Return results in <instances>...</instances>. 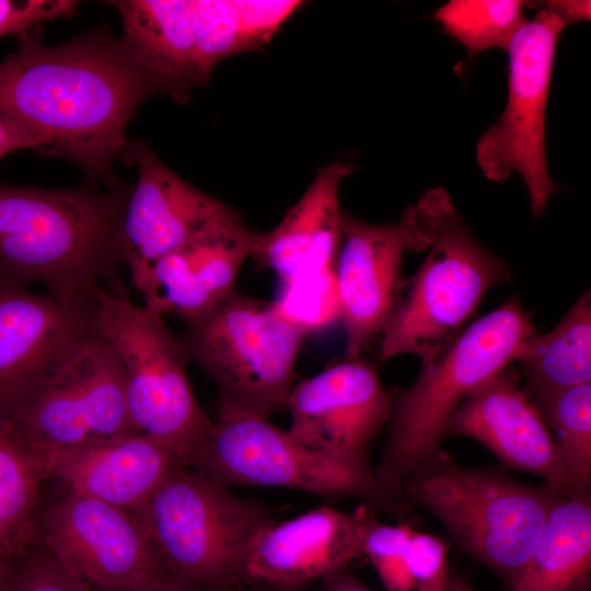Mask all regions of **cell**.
Listing matches in <instances>:
<instances>
[{
    "mask_svg": "<svg viewBox=\"0 0 591 591\" xmlns=\"http://www.w3.org/2000/svg\"><path fill=\"white\" fill-rule=\"evenodd\" d=\"M194 471L224 486L264 485L366 500L398 523L410 510L379 485L373 468L346 465L298 443L264 418L219 402V416Z\"/></svg>",
    "mask_w": 591,
    "mask_h": 591,
    "instance_id": "9c48e42d",
    "label": "cell"
},
{
    "mask_svg": "<svg viewBox=\"0 0 591 591\" xmlns=\"http://www.w3.org/2000/svg\"><path fill=\"white\" fill-rule=\"evenodd\" d=\"M255 233L236 211L201 231L154 264L140 292L142 306L186 322L210 312L234 292Z\"/></svg>",
    "mask_w": 591,
    "mask_h": 591,
    "instance_id": "ac0fdd59",
    "label": "cell"
},
{
    "mask_svg": "<svg viewBox=\"0 0 591 591\" xmlns=\"http://www.w3.org/2000/svg\"><path fill=\"white\" fill-rule=\"evenodd\" d=\"M129 190L92 181L63 189L0 182V286L38 282L62 298H92L100 287L127 296L120 267Z\"/></svg>",
    "mask_w": 591,
    "mask_h": 591,
    "instance_id": "7a4b0ae2",
    "label": "cell"
},
{
    "mask_svg": "<svg viewBox=\"0 0 591 591\" xmlns=\"http://www.w3.org/2000/svg\"><path fill=\"white\" fill-rule=\"evenodd\" d=\"M19 561L0 557V591H10Z\"/></svg>",
    "mask_w": 591,
    "mask_h": 591,
    "instance_id": "74e56055",
    "label": "cell"
},
{
    "mask_svg": "<svg viewBox=\"0 0 591 591\" xmlns=\"http://www.w3.org/2000/svg\"><path fill=\"white\" fill-rule=\"evenodd\" d=\"M39 544L95 589L170 579L131 512L67 489L45 503Z\"/></svg>",
    "mask_w": 591,
    "mask_h": 591,
    "instance_id": "5bb4252c",
    "label": "cell"
},
{
    "mask_svg": "<svg viewBox=\"0 0 591 591\" xmlns=\"http://www.w3.org/2000/svg\"><path fill=\"white\" fill-rule=\"evenodd\" d=\"M315 591H371L349 569L343 568L320 579Z\"/></svg>",
    "mask_w": 591,
    "mask_h": 591,
    "instance_id": "d590c367",
    "label": "cell"
},
{
    "mask_svg": "<svg viewBox=\"0 0 591 591\" xmlns=\"http://www.w3.org/2000/svg\"><path fill=\"white\" fill-rule=\"evenodd\" d=\"M369 507L346 513L324 506L290 520L268 521L248 548L247 583L303 587L347 568L362 557L361 538Z\"/></svg>",
    "mask_w": 591,
    "mask_h": 591,
    "instance_id": "d6986e66",
    "label": "cell"
},
{
    "mask_svg": "<svg viewBox=\"0 0 591 591\" xmlns=\"http://www.w3.org/2000/svg\"><path fill=\"white\" fill-rule=\"evenodd\" d=\"M449 436L479 442L505 466L541 477L563 497L576 495L554 439L511 364L460 405L450 419Z\"/></svg>",
    "mask_w": 591,
    "mask_h": 591,
    "instance_id": "e0dca14e",
    "label": "cell"
},
{
    "mask_svg": "<svg viewBox=\"0 0 591 591\" xmlns=\"http://www.w3.org/2000/svg\"><path fill=\"white\" fill-rule=\"evenodd\" d=\"M591 2L586 0L545 1L543 8L556 15L565 26L590 20Z\"/></svg>",
    "mask_w": 591,
    "mask_h": 591,
    "instance_id": "e575fe53",
    "label": "cell"
},
{
    "mask_svg": "<svg viewBox=\"0 0 591 591\" xmlns=\"http://www.w3.org/2000/svg\"><path fill=\"white\" fill-rule=\"evenodd\" d=\"M444 591H476L462 579L450 573Z\"/></svg>",
    "mask_w": 591,
    "mask_h": 591,
    "instance_id": "ab89813d",
    "label": "cell"
},
{
    "mask_svg": "<svg viewBox=\"0 0 591 591\" xmlns=\"http://www.w3.org/2000/svg\"><path fill=\"white\" fill-rule=\"evenodd\" d=\"M123 21L124 40L177 92L181 103L209 82L195 44L194 0L109 1Z\"/></svg>",
    "mask_w": 591,
    "mask_h": 591,
    "instance_id": "7402d4cb",
    "label": "cell"
},
{
    "mask_svg": "<svg viewBox=\"0 0 591 591\" xmlns=\"http://www.w3.org/2000/svg\"><path fill=\"white\" fill-rule=\"evenodd\" d=\"M299 9L294 0H194L198 63L209 80L222 60L262 48Z\"/></svg>",
    "mask_w": 591,
    "mask_h": 591,
    "instance_id": "cb8c5ba5",
    "label": "cell"
},
{
    "mask_svg": "<svg viewBox=\"0 0 591 591\" xmlns=\"http://www.w3.org/2000/svg\"><path fill=\"white\" fill-rule=\"evenodd\" d=\"M47 480L12 424L0 419V557L20 561L39 545Z\"/></svg>",
    "mask_w": 591,
    "mask_h": 591,
    "instance_id": "d4e9b609",
    "label": "cell"
},
{
    "mask_svg": "<svg viewBox=\"0 0 591 591\" xmlns=\"http://www.w3.org/2000/svg\"><path fill=\"white\" fill-rule=\"evenodd\" d=\"M531 399L554 439L575 493H590L591 382Z\"/></svg>",
    "mask_w": 591,
    "mask_h": 591,
    "instance_id": "4316f807",
    "label": "cell"
},
{
    "mask_svg": "<svg viewBox=\"0 0 591 591\" xmlns=\"http://www.w3.org/2000/svg\"><path fill=\"white\" fill-rule=\"evenodd\" d=\"M565 27L542 7L518 32L507 50V105L476 144V163L487 179L502 183L512 172L521 176L534 217L559 189L547 169L545 118L556 45Z\"/></svg>",
    "mask_w": 591,
    "mask_h": 591,
    "instance_id": "30bf717a",
    "label": "cell"
},
{
    "mask_svg": "<svg viewBox=\"0 0 591 591\" xmlns=\"http://www.w3.org/2000/svg\"><path fill=\"white\" fill-rule=\"evenodd\" d=\"M563 496L515 480L502 467H471L440 450L406 476L402 501L432 514L471 557L509 590L519 579L546 517Z\"/></svg>",
    "mask_w": 591,
    "mask_h": 591,
    "instance_id": "277c9868",
    "label": "cell"
},
{
    "mask_svg": "<svg viewBox=\"0 0 591 591\" xmlns=\"http://www.w3.org/2000/svg\"><path fill=\"white\" fill-rule=\"evenodd\" d=\"M418 270L404 280L381 332L380 359L414 355L431 363L467 326L486 292L511 268L473 235L451 197L438 187L434 236Z\"/></svg>",
    "mask_w": 591,
    "mask_h": 591,
    "instance_id": "8992f818",
    "label": "cell"
},
{
    "mask_svg": "<svg viewBox=\"0 0 591 591\" xmlns=\"http://www.w3.org/2000/svg\"><path fill=\"white\" fill-rule=\"evenodd\" d=\"M309 334L273 302L233 292L181 338L218 384L219 402L268 418L286 407Z\"/></svg>",
    "mask_w": 591,
    "mask_h": 591,
    "instance_id": "ba28073f",
    "label": "cell"
},
{
    "mask_svg": "<svg viewBox=\"0 0 591 591\" xmlns=\"http://www.w3.org/2000/svg\"><path fill=\"white\" fill-rule=\"evenodd\" d=\"M240 591H305L303 587H285L268 584L262 582H251L244 586Z\"/></svg>",
    "mask_w": 591,
    "mask_h": 591,
    "instance_id": "f35d334b",
    "label": "cell"
},
{
    "mask_svg": "<svg viewBox=\"0 0 591 591\" xmlns=\"http://www.w3.org/2000/svg\"><path fill=\"white\" fill-rule=\"evenodd\" d=\"M10 591H95L40 544L19 561Z\"/></svg>",
    "mask_w": 591,
    "mask_h": 591,
    "instance_id": "1f68e13d",
    "label": "cell"
},
{
    "mask_svg": "<svg viewBox=\"0 0 591 591\" xmlns=\"http://www.w3.org/2000/svg\"><path fill=\"white\" fill-rule=\"evenodd\" d=\"M96 336L94 296L62 298L0 286V419L15 417Z\"/></svg>",
    "mask_w": 591,
    "mask_h": 591,
    "instance_id": "4fadbf2b",
    "label": "cell"
},
{
    "mask_svg": "<svg viewBox=\"0 0 591 591\" xmlns=\"http://www.w3.org/2000/svg\"><path fill=\"white\" fill-rule=\"evenodd\" d=\"M437 195L438 187L428 190L404 210L396 223H370L343 212V242L334 277L347 357H360L383 331L405 280V253L430 246Z\"/></svg>",
    "mask_w": 591,
    "mask_h": 591,
    "instance_id": "8fae6325",
    "label": "cell"
},
{
    "mask_svg": "<svg viewBox=\"0 0 591 591\" xmlns=\"http://www.w3.org/2000/svg\"><path fill=\"white\" fill-rule=\"evenodd\" d=\"M73 0H0V37L19 34L39 23L76 14Z\"/></svg>",
    "mask_w": 591,
    "mask_h": 591,
    "instance_id": "d6a6232c",
    "label": "cell"
},
{
    "mask_svg": "<svg viewBox=\"0 0 591 591\" xmlns=\"http://www.w3.org/2000/svg\"><path fill=\"white\" fill-rule=\"evenodd\" d=\"M35 456L45 476L65 489L129 512L142 506L179 463L169 448L144 433L100 439Z\"/></svg>",
    "mask_w": 591,
    "mask_h": 591,
    "instance_id": "ffe728a7",
    "label": "cell"
},
{
    "mask_svg": "<svg viewBox=\"0 0 591 591\" xmlns=\"http://www.w3.org/2000/svg\"><path fill=\"white\" fill-rule=\"evenodd\" d=\"M131 513L167 577L199 591H240L246 586L248 548L270 521L259 501L234 496L181 463Z\"/></svg>",
    "mask_w": 591,
    "mask_h": 591,
    "instance_id": "5b68a950",
    "label": "cell"
},
{
    "mask_svg": "<svg viewBox=\"0 0 591 591\" xmlns=\"http://www.w3.org/2000/svg\"><path fill=\"white\" fill-rule=\"evenodd\" d=\"M534 333L531 315L511 297L471 323L393 397L387 439L374 468L391 498L407 507L401 498L403 480L441 450L454 412L478 386L517 361Z\"/></svg>",
    "mask_w": 591,
    "mask_h": 591,
    "instance_id": "3957f363",
    "label": "cell"
},
{
    "mask_svg": "<svg viewBox=\"0 0 591 591\" xmlns=\"http://www.w3.org/2000/svg\"><path fill=\"white\" fill-rule=\"evenodd\" d=\"M22 149L37 151L38 142L33 135L15 121L0 116V159Z\"/></svg>",
    "mask_w": 591,
    "mask_h": 591,
    "instance_id": "836d02e7",
    "label": "cell"
},
{
    "mask_svg": "<svg viewBox=\"0 0 591 591\" xmlns=\"http://www.w3.org/2000/svg\"><path fill=\"white\" fill-rule=\"evenodd\" d=\"M526 7L519 0H452L433 16L473 56L493 48L508 50L529 21Z\"/></svg>",
    "mask_w": 591,
    "mask_h": 591,
    "instance_id": "83f0119b",
    "label": "cell"
},
{
    "mask_svg": "<svg viewBox=\"0 0 591 591\" xmlns=\"http://www.w3.org/2000/svg\"><path fill=\"white\" fill-rule=\"evenodd\" d=\"M591 495L560 497L509 591H589Z\"/></svg>",
    "mask_w": 591,
    "mask_h": 591,
    "instance_id": "603a6c76",
    "label": "cell"
},
{
    "mask_svg": "<svg viewBox=\"0 0 591 591\" xmlns=\"http://www.w3.org/2000/svg\"><path fill=\"white\" fill-rule=\"evenodd\" d=\"M412 526L410 523L383 524L372 511L366 521L361 554L372 564L386 591H414L406 552Z\"/></svg>",
    "mask_w": 591,
    "mask_h": 591,
    "instance_id": "f546056e",
    "label": "cell"
},
{
    "mask_svg": "<svg viewBox=\"0 0 591 591\" xmlns=\"http://www.w3.org/2000/svg\"><path fill=\"white\" fill-rule=\"evenodd\" d=\"M99 335L114 349L123 370L135 426L193 467L213 427L187 375L189 358L163 317L135 305L128 296L100 287L94 293Z\"/></svg>",
    "mask_w": 591,
    "mask_h": 591,
    "instance_id": "52a82bcc",
    "label": "cell"
},
{
    "mask_svg": "<svg viewBox=\"0 0 591 591\" xmlns=\"http://www.w3.org/2000/svg\"><path fill=\"white\" fill-rule=\"evenodd\" d=\"M34 27L16 34L18 50L0 62V116L33 135L39 153L76 163L89 181L121 186L114 162L128 123L153 95L181 103L177 92L105 26L57 46H45Z\"/></svg>",
    "mask_w": 591,
    "mask_h": 591,
    "instance_id": "6da1fadb",
    "label": "cell"
},
{
    "mask_svg": "<svg viewBox=\"0 0 591 591\" xmlns=\"http://www.w3.org/2000/svg\"><path fill=\"white\" fill-rule=\"evenodd\" d=\"M119 157L138 169L124 209L121 254L141 292L159 259L235 210L182 178L141 140L127 139Z\"/></svg>",
    "mask_w": 591,
    "mask_h": 591,
    "instance_id": "9a60e30c",
    "label": "cell"
},
{
    "mask_svg": "<svg viewBox=\"0 0 591 591\" xmlns=\"http://www.w3.org/2000/svg\"><path fill=\"white\" fill-rule=\"evenodd\" d=\"M517 361L530 398L591 380V296L587 290L548 333H534Z\"/></svg>",
    "mask_w": 591,
    "mask_h": 591,
    "instance_id": "484cf974",
    "label": "cell"
},
{
    "mask_svg": "<svg viewBox=\"0 0 591 591\" xmlns=\"http://www.w3.org/2000/svg\"><path fill=\"white\" fill-rule=\"evenodd\" d=\"M275 304L309 335L339 321L334 268L287 283L282 298Z\"/></svg>",
    "mask_w": 591,
    "mask_h": 591,
    "instance_id": "f1b7e54d",
    "label": "cell"
},
{
    "mask_svg": "<svg viewBox=\"0 0 591 591\" xmlns=\"http://www.w3.org/2000/svg\"><path fill=\"white\" fill-rule=\"evenodd\" d=\"M354 171L345 162L321 167L278 225L255 233L251 258L286 285L333 269L343 242L339 188Z\"/></svg>",
    "mask_w": 591,
    "mask_h": 591,
    "instance_id": "44dd1931",
    "label": "cell"
},
{
    "mask_svg": "<svg viewBox=\"0 0 591 591\" xmlns=\"http://www.w3.org/2000/svg\"><path fill=\"white\" fill-rule=\"evenodd\" d=\"M393 397L374 366L347 357L293 386L286 404L288 432L310 451L370 468L367 449L390 420Z\"/></svg>",
    "mask_w": 591,
    "mask_h": 591,
    "instance_id": "2e32d148",
    "label": "cell"
},
{
    "mask_svg": "<svg viewBox=\"0 0 591 591\" xmlns=\"http://www.w3.org/2000/svg\"><path fill=\"white\" fill-rule=\"evenodd\" d=\"M9 421L35 455L141 433L128 409L120 362L100 335L82 345Z\"/></svg>",
    "mask_w": 591,
    "mask_h": 591,
    "instance_id": "7c38bea8",
    "label": "cell"
},
{
    "mask_svg": "<svg viewBox=\"0 0 591 591\" xmlns=\"http://www.w3.org/2000/svg\"><path fill=\"white\" fill-rule=\"evenodd\" d=\"M406 552L414 591H444L450 577L445 541L412 526Z\"/></svg>",
    "mask_w": 591,
    "mask_h": 591,
    "instance_id": "4dcf8cb0",
    "label": "cell"
},
{
    "mask_svg": "<svg viewBox=\"0 0 591 591\" xmlns=\"http://www.w3.org/2000/svg\"><path fill=\"white\" fill-rule=\"evenodd\" d=\"M95 591H199L193 587L173 581L171 579H158L125 587L111 589H95Z\"/></svg>",
    "mask_w": 591,
    "mask_h": 591,
    "instance_id": "8d00e7d4",
    "label": "cell"
}]
</instances>
